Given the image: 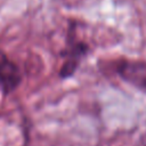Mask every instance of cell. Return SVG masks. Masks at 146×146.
I'll list each match as a JSON object with an SVG mask.
<instances>
[{
	"instance_id": "cell-2",
	"label": "cell",
	"mask_w": 146,
	"mask_h": 146,
	"mask_svg": "<svg viewBox=\"0 0 146 146\" xmlns=\"http://www.w3.org/2000/svg\"><path fill=\"white\" fill-rule=\"evenodd\" d=\"M117 72L129 83L146 90V63L139 60H125L117 66Z\"/></svg>"
},
{
	"instance_id": "cell-3",
	"label": "cell",
	"mask_w": 146,
	"mask_h": 146,
	"mask_svg": "<svg viewBox=\"0 0 146 146\" xmlns=\"http://www.w3.org/2000/svg\"><path fill=\"white\" fill-rule=\"evenodd\" d=\"M86 51H87V47L83 43H78V44L73 46L66 62L64 63V65L60 70V76L62 78H68L75 72V70L80 63V59Z\"/></svg>"
},
{
	"instance_id": "cell-4",
	"label": "cell",
	"mask_w": 146,
	"mask_h": 146,
	"mask_svg": "<svg viewBox=\"0 0 146 146\" xmlns=\"http://www.w3.org/2000/svg\"><path fill=\"white\" fill-rule=\"evenodd\" d=\"M145 146H146V144H145Z\"/></svg>"
},
{
	"instance_id": "cell-1",
	"label": "cell",
	"mask_w": 146,
	"mask_h": 146,
	"mask_svg": "<svg viewBox=\"0 0 146 146\" xmlns=\"http://www.w3.org/2000/svg\"><path fill=\"white\" fill-rule=\"evenodd\" d=\"M22 74L18 66L0 50V88L5 95L13 92L21 83Z\"/></svg>"
}]
</instances>
